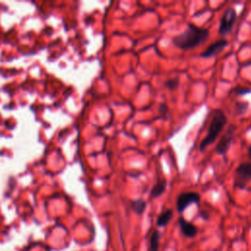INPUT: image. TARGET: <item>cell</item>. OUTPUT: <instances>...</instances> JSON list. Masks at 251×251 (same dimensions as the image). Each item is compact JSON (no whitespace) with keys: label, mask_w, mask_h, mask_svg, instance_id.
<instances>
[{"label":"cell","mask_w":251,"mask_h":251,"mask_svg":"<svg viewBox=\"0 0 251 251\" xmlns=\"http://www.w3.org/2000/svg\"><path fill=\"white\" fill-rule=\"evenodd\" d=\"M208 36V29L189 24L183 32L173 37L172 42L177 48L188 50L205 42Z\"/></svg>","instance_id":"obj_1"},{"label":"cell","mask_w":251,"mask_h":251,"mask_svg":"<svg viewBox=\"0 0 251 251\" xmlns=\"http://www.w3.org/2000/svg\"><path fill=\"white\" fill-rule=\"evenodd\" d=\"M226 123H227V119L224 111L216 110L211 120V123L209 125L207 134L203 138V140L200 142V145H199L200 151H204L207 146L213 144L216 141V138L219 136V133H221V131L223 130Z\"/></svg>","instance_id":"obj_2"},{"label":"cell","mask_w":251,"mask_h":251,"mask_svg":"<svg viewBox=\"0 0 251 251\" xmlns=\"http://www.w3.org/2000/svg\"><path fill=\"white\" fill-rule=\"evenodd\" d=\"M235 20H236V11L232 7H228L221 18L219 33L222 36H226L227 34H229L233 27Z\"/></svg>","instance_id":"obj_3"},{"label":"cell","mask_w":251,"mask_h":251,"mask_svg":"<svg viewBox=\"0 0 251 251\" xmlns=\"http://www.w3.org/2000/svg\"><path fill=\"white\" fill-rule=\"evenodd\" d=\"M200 202V194L195 191L181 192L178 194L176 202V210L178 213H182L189 205L198 204Z\"/></svg>","instance_id":"obj_4"},{"label":"cell","mask_w":251,"mask_h":251,"mask_svg":"<svg viewBox=\"0 0 251 251\" xmlns=\"http://www.w3.org/2000/svg\"><path fill=\"white\" fill-rule=\"evenodd\" d=\"M251 180V163H241L235 170V185L243 189Z\"/></svg>","instance_id":"obj_5"},{"label":"cell","mask_w":251,"mask_h":251,"mask_svg":"<svg viewBox=\"0 0 251 251\" xmlns=\"http://www.w3.org/2000/svg\"><path fill=\"white\" fill-rule=\"evenodd\" d=\"M235 129H236L235 126L231 125L225 131L224 135L221 137L220 141L216 145V152L218 154L223 155V156H225L226 154V152L229 149V146L231 144V141L233 139V135H234Z\"/></svg>","instance_id":"obj_6"},{"label":"cell","mask_w":251,"mask_h":251,"mask_svg":"<svg viewBox=\"0 0 251 251\" xmlns=\"http://www.w3.org/2000/svg\"><path fill=\"white\" fill-rule=\"evenodd\" d=\"M228 44V41L226 39H219L215 42H213L212 44H210L207 49L205 51H203L200 56L202 58H211L214 57L216 55H218L219 53H221Z\"/></svg>","instance_id":"obj_7"},{"label":"cell","mask_w":251,"mask_h":251,"mask_svg":"<svg viewBox=\"0 0 251 251\" xmlns=\"http://www.w3.org/2000/svg\"><path fill=\"white\" fill-rule=\"evenodd\" d=\"M178 226L181 233L187 238H193L198 234V227L192 223L186 221L183 217L178 218Z\"/></svg>","instance_id":"obj_8"},{"label":"cell","mask_w":251,"mask_h":251,"mask_svg":"<svg viewBox=\"0 0 251 251\" xmlns=\"http://www.w3.org/2000/svg\"><path fill=\"white\" fill-rule=\"evenodd\" d=\"M167 184L168 183H167L166 179H164V178L159 179L157 181V183L152 187V189L150 191V196L152 198H157V197L161 196L165 192V190L167 188Z\"/></svg>","instance_id":"obj_9"},{"label":"cell","mask_w":251,"mask_h":251,"mask_svg":"<svg viewBox=\"0 0 251 251\" xmlns=\"http://www.w3.org/2000/svg\"><path fill=\"white\" fill-rule=\"evenodd\" d=\"M172 218H173V210L172 209H167L158 216L156 224H157L158 226L164 227L169 224V222L172 220Z\"/></svg>","instance_id":"obj_10"},{"label":"cell","mask_w":251,"mask_h":251,"mask_svg":"<svg viewBox=\"0 0 251 251\" xmlns=\"http://www.w3.org/2000/svg\"><path fill=\"white\" fill-rule=\"evenodd\" d=\"M130 207L135 214L142 215L146 209V202L143 199L138 198L130 202Z\"/></svg>","instance_id":"obj_11"},{"label":"cell","mask_w":251,"mask_h":251,"mask_svg":"<svg viewBox=\"0 0 251 251\" xmlns=\"http://www.w3.org/2000/svg\"><path fill=\"white\" fill-rule=\"evenodd\" d=\"M160 238H161V232L157 229H155L150 237V250L151 251H159V245H160Z\"/></svg>","instance_id":"obj_12"},{"label":"cell","mask_w":251,"mask_h":251,"mask_svg":"<svg viewBox=\"0 0 251 251\" xmlns=\"http://www.w3.org/2000/svg\"><path fill=\"white\" fill-rule=\"evenodd\" d=\"M164 85L169 88L170 90H174L176 89L179 85V78L178 77H174V78H169L165 81Z\"/></svg>","instance_id":"obj_13"},{"label":"cell","mask_w":251,"mask_h":251,"mask_svg":"<svg viewBox=\"0 0 251 251\" xmlns=\"http://www.w3.org/2000/svg\"><path fill=\"white\" fill-rule=\"evenodd\" d=\"M248 108V104L246 102H236L235 104V112L237 115H243L246 113Z\"/></svg>","instance_id":"obj_14"},{"label":"cell","mask_w":251,"mask_h":251,"mask_svg":"<svg viewBox=\"0 0 251 251\" xmlns=\"http://www.w3.org/2000/svg\"><path fill=\"white\" fill-rule=\"evenodd\" d=\"M159 113L161 115L162 118H167L168 116V113H169V108H168V105L166 103H161L159 105Z\"/></svg>","instance_id":"obj_15"},{"label":"cell","mask_w":251,"mask_h":251,"mask_svg":"<svg viewBox=\"0 0 251 251\" xmlns=\"http://www.w3.org/2000/svg\"><path fill=\"white\" fill-rule=\"evenodd\" d=\"M235 93L237 95H243V94H247V93H250L251 92V89H248L246 87H237L235 90Z\"/></svg>","instance_id":"obj_16"},{"label":"cell","mask_w":251,"mask_h":251,"mask_svg":"<svg viewBox=\"0 0 251 251\" xmlns=\"http://www.w3.org/2000/svg\"><path fill=\"white\" fill-rule=\"evenodd\" d=\"M200 216H201V218H203L204 220H208V219H209V215H208L207 212H204V211L200 212Z\"/></svg>","instance_id":"obj_17"},{"label":"cell","mask_w":251,"mask_h":251,"mask_svg":"<svg viewBox=\"0 0 251 251\" xmlns=\"http://www.w3.org/2000/svg\"><path fill=\"white\" fill-rule=\"evenodd\" d=\"M247 155H248V157L251 159V145L249 146V148H248V151H247Z\"/></svg>","instance_id":"obj_18"}]
</instances>
